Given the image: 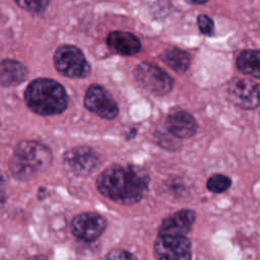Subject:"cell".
Wrapping results in <instances>:
<instances>
[{
	"label": "cell",
	"mask_w": 260,
	"mask_h": 260,
	"mask_svg": "<svg viewBox=\"0 0 260 260\" xmlns=\"http://www.w3.org/2000/svg\"><path fill=\"white\" fill-rule=\"evenodd\" d=\"M196 219V213L192 209H181L166 217L159 228L157 235L186 236L192 230Z\"/></svg>",
	"instance_id": "obj_12"
},
{
	"label": "cell",
	"mask_w": 260,
	"mask_h": 260,
	"mask_svg": "<svg viewBox=\"0 0 260 260\" xmlns=\"http://www.w3.org/2000/svg\"><path fill=\"white\" fill-rule=\"evenodd\" d=\"M21 8L31 11L41 12L46 9L50 0H14Z\"/></svg>",
	"instance_id": "obj_18"
},
{
	"label": "cell",
	"mask_w": 260,
	"mask_h": 260,
	"mask_svg": "<svg viewBox=\"0 0 260 260\" xmlns=\"http://www.w3.org/2000/svg\"><path fill=\"white\" fill-rule=\"evenodd\" d=\"M56 69L70 78H83L90 72V65L80 49L72 45H64L54 55Z\"/></svg>",
	"instance_id": "obj_5"
},
{
	"label": "cell",
	"mask_w": 260,
	"mask_h": 260,
	"mask_svg": "<svg viewBox=\"0 0 260 260\" xmlns=\"http://www.w3.org/2000/svg\"><path fill=\"white\" fill-rule=\"evenodd\" d=\"M84 106L88 111L107 120L115 119L119 114L116 101L105 87L99 84H91L87 88L84 95Z\"/></svg>",
	"instance_id": "obj_8"
},
{
	"label": "cell",
	"mask_w": 260,
	"mask_h": 260,
	"mask_svg": "<svg viewBox=\"0 0 260 260\" xmlns=\"http://www.w3.org/2000/svg\"><path fill=\"white\" fill-rule=\"evenodd\" d=\"M168 131L177 138H191L198 129L195 118L187 111L181 109L173 110L166 119Z\"/></svg>",
	"instance_id": "obj_11"
},
{
	"label": "cell",
	"mask_w": 260,
	"mask_h": 260,
	"mask_svg": "<svg viewBox=\"0 0 260 260\" xmlns=\"http://www.w3.org/2000/svg\"><path fill=\"white\" fill-rule=\"evenodd\" d=\"M52 161L50 149L37 141H21L15 147L9 168L19 180H27L36 173L46 170Z\"/></svg>",
	"instance_id": "obj_3"
},
{
	"label": "cell",
	"mask_w": 260,
	"mask_h": 260,
	"mask_svg": "<svg viewBox=\"0 0 260 260\" xmlns=\"http://www.w3.org/2000/svg\"><path fill=\"white\" fill-rule=\"evenodd\" d=\"M27 76L26 67L17 60L5 59L0 63V84L11 86L21 83Z\"/></svg>",
	"instance_id": "obj_14"
},
{
	"label": "cell",
	"mask_w": 260,
	"mask_h": 260,
	"mask_svg": "<svg viewBox=\"0 0 260 260\" xmlns=\"http://www.w3.org/2000/svg\"><path fill=\"white\" fill-rule=\"evenodd\" d=\"M153 251L156 259L188 260L192 257L191 242L186 236L157 235Z\"/></svg>",
	"instance_id": "obj_6"
},
{
	"label": "cell",
	"mask_w": 260,
	"mask_h": 260,
	"mask_svg": "<svg viewBox=\"0 0 260 260\" xmlns=\"http://www.w3.org/2000/svg\"><path fill=\"white\" fill-rule=\"evenodd\" d=\"M3 181H4V180H3V177H2L1 174H0V183H3Z\"/></svg>",
	"instance_id": "obj_23"
},
{
	"label": "cell",
	"mask_w": 260,
	"mask_h": 260,
	"mask_svg": "<svg viewBox=\"0 0 260 260\" xmlns=\"http://www.w3.org/2000/svg\"><path fill=\"white\" fill-rule=\"evenodd\" d=\"M229 96L232 102L246 110L260 106V83L247 78H233L229 83Z\"/></svg>",
	"instance_id": "obj_7"
},
{
	"label": "cell",
	"mask_w": 260,
	"mask_h": 260,
	"mask_svg": "<svg viewBox=\"0 0 260 260\" xmlns=\"http://www.w3.org/2000/svg\"><path fill=\"white\" fill-rule=\"evenodd\" d=\"M2 185H3V183H0V204L4 203V201H5V193L3 191Z\"/></svg>",
	"instance_id": "obj_21"
},
{
	"label": "cell",
	"mask_w": 260,
	"mask_h": 260,
	"mask_svg": "<svg viewBox=\"0 0 260 260\" xmlns=\"http://www.w3.org/2000/svg\"><path fill=\"white\" fill-rule=\"evenodd\" d=\"M237 67L243 74L260 79V51H242L237 58Z\"/></svg>",
	"instance_id": "obj_16"
},
{
	"label": "cell",
	"mask_w": 260,
	"mask_h": 260,
	"mask_svg": "<svg viewBox=\"0 0 260 260\" xmlns=\"http://www.w3.org/2000/svg\"><path fill=\"white\" fill-rule=\"evenodd\" d=\"M232 185V180L230 177L222 174H215L209 177L206 182V188L211 193H222L226 191Z\"/></svg>",
	"instance_id": "obj_17"
},
{
	"label": "cell",
	"mask_w": 260,
	"mask_h": 260,
	"mask_svg": "<svg viewBox=\"0 0 260 260\" xmlns=\"http://www.w3.org/2000/svg\"><path fill=\"white\" fill-rule=\"evenodd\" d=\"M108 259H135L136 257L129 251L122 249H115L108 253L106 256Z\"/></svg>",
	"instance_id": "obj_20"
},
{
	"label": "cell",
	"mask_w": 260,
	"mask_h": 260,
	"mask_svg": "<svg viewBox=\"0 0 260 260\" xmlns=\"http://www.w3.org/2000/svg\"><path fill=\"white\" fill-rule=\"evenodd\" d=\"M197 24L200 31L205 36H212L214 32V23L206 14H201L197 17Z\"/></svg>",
	"instance_id": "obj_19"
},
{
	"label": "cell",
	"mask_w": 260,
	"mask_h": 260,
	"mask_svg": "<svg viewBox=\"0 0 260 260\" xmlns=\"http://www.w3.org/2000/svg\"><path fill=\"white\" fill-rule=\"evenodd\" d=\"M134 78L143 89L154 95H166L174 86L173 77L150 62L138 64L134 69Z\"/></svg>",
	"instance_id": "obj_4"
},
{
	"label": "cell",
	"mask_w": 260,
	"mask_h": 260,
	"mask_svg": "<svg viewBox=\"0 0 260 260\" xmlns=\"http://www.w3.org/2000/svg\"><path fill=\"white\" fill-rule=\"evenodd\" d=\"M107 44L111 50L123 56H133L141 49L140 41L136 36L122 30L110 32L107 38Z\"/></svg>",
	"instance_id": "obj_13"
},
{
	"label": "cell",
	"mask_w": 260,
	"mask_h": 260,
	"mask_svg": "<svg viewBox=\"0 0 260 260\" xmlns=\"http://www.w3.org/2000/svg\"><path fill=\"white\" fill-rule=\"evenodd\" d=\"M149 181L148 174L139 167L113 165L98 177L96 188L105 197L130 205L143 198Z\"/></svg>",
	"instance_id": "obj_1"
},
{
	"label": "cell",
	"mask_w": 260,
	"mask_h": 260,
	"mask_svg": "<svg viewBox=\"0 0 260 260\" xmlns=\"http://www.w3.org/2000/svg\"><path fill=\"white\" fill-rule=\"evenodd\" d=\"M24 101L31 111L43 116L61 114L68 105L65 88L50 78H38L31 81L24 91Z\"/></svg>",
	"instance_id": "obj_2"
},
{
	"label": "cell",
	"mask_w": 260,
	"mask_h": 260,
	"mask_svg": "<svg viewBox=\"0 0 260 260\" xmlns=\"http://www.w3.org/2000/svg\"><path fill=\"white\" fill-rule=\"evenodd\" d=\"M107 228L106 218L95 212H83L71 221L72 234L81 241L92 242L99 239Z\"/></svg>",
	"instance_id": "obj_10"
},
{
	"label": "cell",
	"mask_w": 260,
	"mask_h": 260,
	"mask_svg": "<svg viewBox=\"0 0 260 260\" xmlns=\"http://www.w3.org/2000/svg\"><path fill=\"white\" fill-rule=\"evenodd\" d=\"M161 61L179 74L186 72L191 63V56L188 52L173 47L166 49L159 56Z\"/></svg>",
	"instance_id": "obj_15"
},
{
	"label": "cell",
	"mask_w": 260,
	"mask_h": 260,
	"mask_svg": "<svg viewBox=\"0 0 260 260\" xmlns=\"http://www.w3.org/2000/svg\"><path fill=\"white\" fill-rule=\"evenodd\" d=\"M63 164L74 175L84 177L92 174L99 168L100 157L92 148L78 146L64 153Z\"/></svg>",
	"instance_id": "obj_9"
},
{
	"label": "cell",
	"mask_w": 260,
	"mask_h": 260,
	"mask_svg": "<svg viewBox=\"0 0 260 260\" xmlns=\"http://www.w3.org/2000/svg\"><path fill=\"white\" fill-rule=\"evenodd\" d=\"M187 1L191 2V3H194V4H204L208 0H187Z\"/></svg>",
	"instance_id": "obj_22"
}]
</instances>
